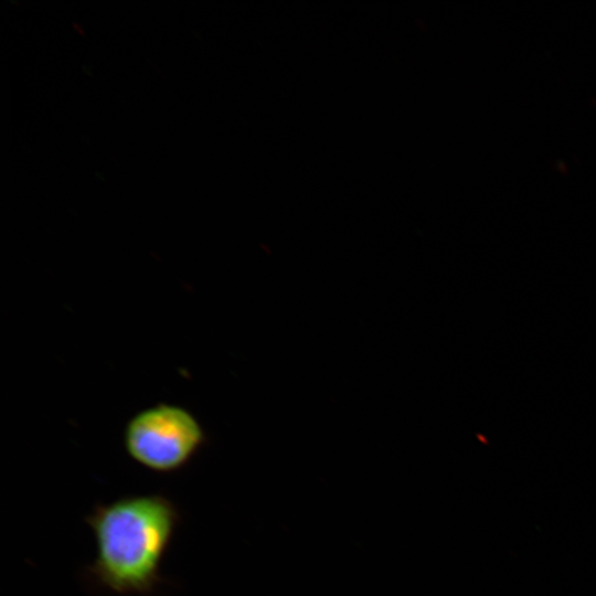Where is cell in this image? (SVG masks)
Instances as JSON below:
<instances>
[{
  "mask_svg": "<svg viewBox=\"0 0 596 596\" xmlns=\"http://www.w3.org/2000/svg\"><path fill=\"white\" fill-rule=\"evenodd\" d=\"M85 520L96 545L91 575L118 595L150 594L179 522L173 502L160 493L127 496L97 504Z\"/></svg>",
  "mask_w": 596,
  "mask_h": 596,
  "instance_id": "cell-1",
  "label": "cell"
},
{
  "mask_svg": "<svg viewBox=\"0 0 596 596\" xmlns=\"http://www.w3.org/2000/svg\"><path fill=\"white\" fill-rule=\"evenodd\" d=\"M205 433L187 408L159 403L135 414L124 429L129 457L155 472L170 473L187 466L202 448Z\"/></svg>",
  "mask_w": 596,
  "mask_h": 596,
  "instance_id": "cell-2",
  "label": "cell"
}]
</instances>
